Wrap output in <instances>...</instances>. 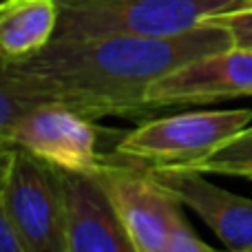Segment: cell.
Instances as JSON below:
<instances>
[{
  "instance_id": "1",
  "label": "cell",
  "mask_w": 252,
  "mask_h": 252,
  "mask_svg": "<svg viewBox=\"0 0 252 252\" xmlns=\"http://www.w3.org/2000/svg\"><path fill=\"white\" fill-rule=\"evenodd\" d=\"M235 47L223 27L204 22L175 35H100L53 40L42 53L16 64L51 104L89 120H137L153 113L148 89L201 56Z\"/></svg>"
},
{
  "instance_id": "2",
  "label": "cell",
  "mask_w": 252,
  "mask_h": 252,
  "mask_svg": "<svg viewBox=\"0 0 252 252\" xmlns=\"http://www.w3.org/2000/svg\"><path fill=\"white\" fill-rule=\"evenodd\" d=\"M58 40L100 35H175L252 0H56ZM53 38V40H56Z\"/></svg>"
},
{
  "instance_id": "3",
  "label": "cell",
  "mask_w": 252,
  "mask_h": 252,
  "mask_svg": "<svg viewBox=\"0 0 252 252\" xmlns=\"http://www.w3.org/2000/svg\"><path fill=\"white\" fill-rule=\"evenodd\" d=\"M250 122V109L153 118L126 133L113 155L146 168H188L230 142Z\"/></svg>"
},
{
  "instance_id": "4",
  "label": "cell",
  "mask_w": 252,
  "mask_h": 252,
  "mask_svg": "<svg viewBox=\"0 0 252 252\" xmlns=\"http://www.w3.org/2000/svg\"><path fill=\"white\" fill-rule=\"evenodd\" d=\"M2 208L25 252H69L64 173L13 146Z\"/></svg>"
},
{
  "instance_id": "5",
  "label": "cell",
  "mask_w": 252,
  "mask_h": 252,
  "mask_svg": "<svg viewBox=\"0 0 252 252\" xmlns=\"http://www.w3.org/2000/svg\"><path fill=\"white\" fill-rule=\"evenodd\" d=\"M139 252H166L179 223L182 204L153 179L146 166L122 157H102L93 175Z\"/></svg>"
},
{
  "instance_id": "6",
  "label": "cell",
  "mask_w": 252,
  "mask_h": 252,
  "mask_svg": "<svg viewBox=\"0 0 252 252\" xmlns=\"http://www.w3.org/2000/svg\"><path fill=\"white\" fill-rule=\"evenodd\" d=\"M13 146L71 175L93 177L102 164L93 120L64 104H40L25 113L9 135Z\"/></svg>"
},
{
  "instance_id": "7",
  "label": "cell",
  "mask_w": 252,
  "mask_h": 252,
  "mask_svg": "<svg viewBox=\"0 0 252 252\" xmlns=\"http://www.w3.org/2000/svg\"><path fill=\"white\" fill-rule=\"evenodd\" d=\"M252 95V51L230 47L208 53L166 73L148 89L153 111L197 106Z\"/></svg>"
},
{
  "instance_id": "8",
  "label": "cell",
  "mask_w": 252,
  "mask_h": 252,
  "mask_svg": "<svg viewBox=\"0 0 252 252\" xmlns=\"http://www.w3.org/2000/svg\"><path fill=\"white\" fill-rule=\"evenodd\" d=\"M148 173L179 204L190 208L223 241L226 250L252 248V199L215 186L199 170L148 168Z\"/></svg>"
},
{
  "instance_id": "9",
  "label": "cell",
  "mask_w": 252,
  "mask_h": 252,
  "mask_svg": "<svg viewBox=\"0 0 252 252\" xmlns=\"http://www.w3.org/2000/svg\"><path fill=\"white\" fill-rule=\"evenodd\" d=\"M69 252H139L93 177L64 173Z\"/></svg>"
},
{
  "instance_id": "10",
  "label": "cell",
  "mask_w": 252,
  "mask_h": 252,
  "mask_svg": "<svg viewBox=\"0 0 252 252\" xmlns=\"http://www.w3.org/2000/svg\"><path fill=\"white\" fill-rule=\"evenodd\" d=\"M60 9L56 0H0V60L20 64L53 42Z\"/></svg>"
},
{
  "instance_id": "11",
  "label": "cell",
  "mask_w": 252,
  "mask_h": 252,
  "mask_svg": "<svg viewBox=\"0 0 252 252\" xmlns=\"http://www.w3.org/2000/svg\"><path fill=\"white\" fill-rule=\"evenodd\" d=\"M40 104H51V102L44 97L38 84L16 64L0 60V137L9 139L18 120Z\"/></svg>"
},
{
  "instance_id": "12",
  "label": "cell",
  "mask_w": 252,
  "mask_h": 252,
  "mask_svg": "<svg viewBox=\"0 0 252 252\" xmlns=\"http://www.w3.org/2000/svg\"><path fill=\"white\" fill-rule=\"evenodd\" d=\"M206 175H226V177L252 179V128H244L239 135L219 146L208 157L188 166Z\"/></svg>"
},
{
  "instance_id": "13",
  "label": "cell",
  "mask_w": 252,
  "mask_h": 252,
  "mask_svg": "<svg viewBox=\"0 0 252 252\" xmlns=\"http://www.w3.org/2000/svg\"><path fill=\"white\" fill-rule=\"evenodd\" d=\"M206 22L223 27V29L230 33L235 47L252 51V7L239 9V11H232V13H223V16L210 18V20H206Z\"/></svg>"
},
{
  "instance_id": "14",
  "label": "cell",
  "mask_w": 252,
  "mask_h": 252,
  "mask_svg": "<svg viewBox=\"0 0 252 252\" xmlns=\"http://www.w3.org/2000/svg\"><path fill=\"white\" fill-rule=\"evenodd\" d=\"M166 252H221V250H215V248H210L208 244H204V241L192 232V228L188 226L186 221H182L179 228L175 230L173 241H170Z\"/></svg>"
},
{
  "instance_id": "15",
  "label": "cell",
  "mask_w": 252,
  "mask_h": 252,
  "mask_svg": "<svg viewBox=\"0 0 252 252\" xmlns=\"http://www.w3.org/2000/svg\"><path fill=\"white\" fill-rule=\"evenodd\" d=\"M2 195V190H0ZM0 252H25L18 241L16 232H13L11 223H9L7 215H4V208H2V197H0Z\"/></svg>"
},
{
  "instance_id": "16",
  "label": "cell",
  "mask_w": 252,
  "mask_h": 252,
  "mask_svg": "<svg viewBox=\"0 0 252 252\" xmlns=\"http://www.w3.org/2000/svg\"><path fill=\"white\" fill-rule=\"evenodd\" d=\"M11 157H13V144L11 142L0 144V190H2L4 179H7L9 166H11Z\"/></svg>"
},
{
  "instance_id": "17",
  "label": "cell",
  "mask_w": 252,
  "mask_h": 252,
  "mask_svg": "<svg viewBox=\"0 0 252 252\" xmlns=\"http://www.w3.org/2000/svg\"><path fill=\"white\" fill-rule=\"evenodd\" d=\"M223 252H235V250H223ZM239 252H252V248L250 250H239Z\"/></svg>"
},
{
  "instance_id": "18",
  "label": "cell",
  "mask_w": 252,
  "mask_h": 252,
  "mask_svg": "<svg viewBox=\"0 0 252 252\" xmlns=\"http://www.w3.org/2000/svg\"><path fill=\"white\" fill-rule=\"evenodd\" d=\"M4 142H9V139L7 137H0V144H4Z\"/></svg>"
}]
</instances>
